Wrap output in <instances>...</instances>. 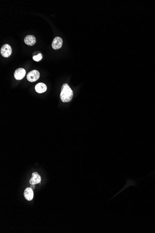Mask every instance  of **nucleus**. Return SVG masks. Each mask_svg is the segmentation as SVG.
Instances as JSON below:
<instances>
[{
	"mask_svg": "<svg viewBox=\"0 0 155 233\" xmlns=\"http://www.w3.org/2000/svg\"><path fill=\"white\" fill-rule=\"evenodd\" d=\"M63 44V41L60 37H56L53 39L52 44V46L55 50L61 48Z\"/></svg>",
	"mask_w": 155,
	"mask_h": 233,
	"instance_id": "nucleus-5",
	"label": "nucleus"
},
{
	"mask_svg": "<svg viewBox=\"0 0 155 233\" xmlns=\"http://www.w3.org/2000/svg\"><path fill=\"white\" fill-rule=\"evenodd\" d=\"M36 40L34 36L33 35H28L24 38V42L26 44L29 46H33L36 44Z\"/></svg>",
	"mask_w": 155,
	"mask_h": 233,
	"instance_id": "nucleus-7",
	"label": "nucleus"
},
{
	"mask_svg": "<svg viewBox=\"0 0 155 233\" xmlns=\"http://www.w3.org/2000/svg\"><path fill=\"white\" fill-rule=\"evenodd\" d=\"M26 71L24 69L19 68L15 71L14 73V77L16 80H21L24 77Z\"/></svg>",
	"mask_w": 155,
	"mask_h": 233,
	"instance_id": "nucleus-4",
	"label": "nucleus"
},
{
	"mask_svg": "<svg viewBox=\"0 0 155 233\" xmlns=\"http://www.w3.org/2000/svg\"><path fill=\"white\" fill-rule=\"evenodd\" d=\"M40 76V73L36 70L30 71L27 76V80L30 82H34L39 79Z\"/></svg>",
	"mask_w": 155,
	"mask_h": 233,
	"instance_id": "nucleus-2",
	"label": "nucleus"
},
{
	"mask_svg": "<svg viewBox=\"0 0 155 233\" xmlns=\"http://www.w3.org/2000/svg\"><path fill=\"white\" fill-rule=\"evenodd\" d=\"M41 182V177H40L39 174H37L32 176L29 181V183L31 185H33L40 183Z\"/></svg>",
	"mask_w": 155,
	"mask_h": 233,
	"instance_id": "nucleus-9",
	"label": "nucleus"
},
{
	"mask_svg": "<svg viewBox=\"0 0 155 233\" xmlns=\"http://www.w3.org/2000/svg\"><path fill=\"white\" fill-rule=\"evenodd\" d=\"M42 58V54H39L37 56H35L33 57V59L35 61H39L40 60H41Z\"/></svg>",
	"mask_w": 155,
	"mask_h": 233,
	"instance_id": "nucleus-10",
	"label": "nucleus"
},
{
	"mask_svg": "<svg viewBox=\"0 0 155 233\" xmlns=\"http://www.w3.org/2000/svg\"><path fill=\"white\" fill-rule=\"evenodd\" d=\"M24 196L25 199L28 201H30L33 199V192L31 188H27L25 189L24 192Z\"/></svg>",
	"mask_w": 155,
	"mask_h": 233,
	"instance_id": "nucleus-6",
	"label": "nucleus"
},
{
	"mask_svg": "<svg viewBox=\"0 0 155 233\" xmlns=\"http://www.w3.org/2000/svg\"><path fill=\"white\" fill-rule=\"evenodd\" d=\"M12 53V49L11 46L8 44L4 45L1 49V54L2 56L9 57Z\"/></svg>",
	"mask_w": 155,
	"mask_h": 233,
	"instance_id": "nucleus-3",
	"label": "nucleus"
},
{
	"mask_svg": "<svg viewBox=\"0 0 155 233\" xmlns=\"http://www.w3.org/2000/svg\"><path fill=\"white\" fill-rule=\"evenodd\" d=\"M38 174V173H37V172H34V173H33L32 174V176H33V175H36V174Z\"/></svg>",
	"mask_w": 155,
	"mask_h": 233,
	"instance_id": "nucleus-11",
	"label": "nucleus"
},
{
	"mask_svg": "<svg viewBox=\"0 0 155 233\" xmlns=\"http://www.w3.org/2000/svg\"><path fill=\"white\" fill-rule=\"evenodd\" d=\"M35 89L38 93H43L47 91V87L46 85L43 83H39L36 86Z\"/></svg>",
	"mask_w": 155,
	"mask_h": 233,
	"instance_id": "nucleus-8",
	"label": "nucleus"
},
{
	"mask_svg": "<svg viewBox=\"0 0 155 233\" xmlns=\"http://www.w3.org/2000/svg\"><path fill=\"white\" fill-rule=\"evenodd\" d=\"M73 96V93L70 86L67 83H65L61 87L60 98L63 102H68L71 101Z\"/></svg>",
	"mask_w": 155,
	"mask_h": 233,
	"instance_id": "nucleus-1",
	"label": "nucleus"
}]
</instances>
